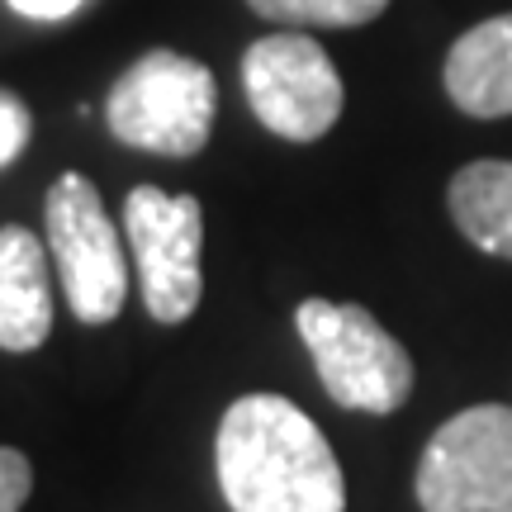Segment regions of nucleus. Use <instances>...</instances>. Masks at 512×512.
Here are the masks:
<instances>
[{
  "instance_id": "nucleus-11",
  "label": "nucleus",
  "mask_w": 512,
  "mask_h": 512,
  "mask_svg": "<svg viewBox=\"0 0 512 512\" xmlns=\"http://www.w3.org/2000/svg\"><path fill=\"white\" fill-rule=\"evenodd\" d=\"M261 19L299 29H356L384 15L389 0H247Z\"/></svg>"
},
{
  "instance_id": "nucleus-12",
  "label": "nucleus",
  "mask_w": 512,
  "mask_h": 512,
  "mask_svg": "<svg viewBox=\"0 0 512 512\" xmlns=\"http://www.w3.org/2000/svg\"><path fill=\"white\" fill-rule=\"evenodd\" d=\"M34 489V465L24 451L15 446H0V512H19L24 498Z\"/></svg>"
},
{
  "instance_id": "nucleus-2",
  "label": "nucleus",
  "mask_w": 512,
  "mask_h": 512,
  "mask_svg": "<svg viewBox=\"0 0 512 512\" xmlns=\"http://www.w3.org/2000/svg\"><path fill=\"white\" fill-rule=\"evenodd\" d=\"M214 110H219L214 72L185 53L152 48L114 81L105 119L114 138L138 152L195 157L209 143Z\"/></svg>"
},
{
  "instance_id": "nucleus-6",
  "label": "nucleus",
  "mask_w": 512,
  "mask_h": 512,
  "mask_svg": "<svg viewBox=\"0 0 512 512\" xmlns=\"http://www.w3.org/2000/svg\"><path fill=\"white\" fill-rule=\"evenodd\" d=\"M124 233L138 261L147 313L176 328L200 309L204 275H200V242H204V209L195 195H166L157 185H138L124 200Z\"/></svg>"
},
{
  "instance_id": "nucleus-1",
  "label": "nucleus",
  "mask_w": 512,
  "mask_h": 512,
  "mask_svg": "<svg viewBox=\"0 0 512 512\" xmlns=\"http://www.w3.org/2000/svg\"><path fill=\"white\" fill-rule=\"evenodd\" d=\"M214 465L233 512H347L328 437L280 394H247L223 413Z\"/></svg>"
},
{
  "instance_id": "nucleus-14",
  "label": "nucleus",
  "mask_w": 512,
  "mask_h": 512,
  "mask_svg": "<svg viewBox=\"0 0 512 512\" xmlns=\"http://www.w3.org/2000/svg\"><path fill=\"white\" fill-rule=\"evenodd\" d=\"M86 0H10V10L24 19H43V24H57V19L76 15Z\"/></svg>"
},
{
  "instance_id": "nucleus-4",
  "label": "nucleus",
  "mask_w": 512,
  "mask_h": 512,
  "mask_svg": "<svg viewBox=\"0 0 512 512\" xmlns=\"http://www.w3.org/2000/svg\"><path fill=\"white\" fill-rule=\"evenodd\" d=\"M422 512H512V408L475 403L441 422L418 460Z\"/></svg>"
},
{
  "instance_id": "nucleus-5",
  "label": "nucleus",
  "mask_w": 512,
  "mask_h": 512,
  "mask_svg": "<svg viewBox=\"0 0 512 512\" xmlns=\"http://www.w3.org/2000/svg\"><path fill=\"white\" fill-rule=\"evenodd\" d=\"M43 209H48V247H53L72 313L91 328L114 323L128 294V266L124 247H119V228H114L100 190L81 171H67L53 181Z\"/></svg>"
},
{
  "instance_id": "nucleus-10",
  "label": "nucleus",
  "mask_w": 512,
  "mask_h": 512,
  "mask_svg": "<svg viewBox=\"0 0 512 512\" xmlns=\"http://www.w3.org/2000/svg\"><path fill=\"white\" fill-rule=\"evenodd\" d=\"M451 219L470 247L512 261V162H470L446 190Z\"/></svg>"
},
{
  "instance_id": "nucleus-8",
  "label": "nucleus",
  "mask_w": 512,
  "mask_h": 512,
  "mask_svg": "<svg viewBox=\"0 0 512 512\" xmlns=\"http://www.w3.org/2000/svg\"><path fill=\"white\" fill-rule=\"evenodd\" d=\"M53 332L48 247L29 228H0V351H38Z\"/></svg>"
},
{
  "instance_id": "nucleus-7",
  "label": "nucleus",
  "mask_w": 512,
  "mask_h": 512,
  "mask_svg": "<svg viewBox=\"0 0 512 512\" xmlns=\"http://www.w3.org/2000/svg\"><path fill=\"white\" fill-rule=\"evenodd\" d=\"M242 86L261 124L290 138L318 143L342 119V76L309 34H266L242 57Z\"/></svg>"
},
{
  "instance_id": "nucleus-3",
  "label": "nucleus",
  "mask_w": 512,
  "mask_h": 512,
  "mask_svg": "<svg viewBox=\"0 0 512 512\" xmlns=\"http://www.w3.org/2000/svg\"><path fill=\"white\" fill-rule=\"evenodd\" d=\"M294 328L309 347L318 380L332 403L356 413H394L413 394V361L394 332L375 323L361 304L304 299L294 313Z\"/></svg>"
},
{
  "instance_id": "nucleus-9",
  "label": "nucleus",
  "mask_w": 512,
  "mask_h": 512,
  "mask_svg": "<svg viewBox=\"0 0 512 512\" xmlns=\"http://www.w3.org/2000/svg\"><path fill=\"white\" fill-rule=\"evenodd\" d=\"M446 95L470 119L512 114V15H494L456 38L446 53Z\"/></svg>"
},
{
  "instance_id": "nucleus-13",
  "label": "nucleus",
  "mask_w": 512,
  "mask_h": 512,
  "mask_svg": "<svg viewBox=\"0 0 512 512\" xmlns=\"http://www.w3.org/2000/svg\"><path fill=\"white\" fill-rule=\"evenodd\" d=\"M29 128H34V119L24 110V100L10 91H0V166H10L19 152H24Z\"/></svg>"
}]
</instances>
